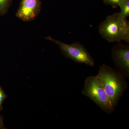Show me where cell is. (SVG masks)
Listing matches in <instances>:
<instances>
[{
  "mask_svg": "<svg viewBox=\"0 0 129 129\" xmlns=\"http://www.w3.org/2000/svg\"><path fill=\"white\" fill-rule=\"evenodd\" d=\"M41 9L40 0H21L16 16L24 21H31L39 15Z\"/></svg>",
  "mask_w": 129,
  "mask_h": 129,
  "instance_id": "obj_6",
  "label": "cell"
},
{
  "mask_svg": "<svg viewBox=\"0 0 129 129\" xmlns=\"http://www.w3.org/2000/svg\"><path fill=\"white\" fill-rule=\"evenodd\" d=\"M46 39L56 44L62 54L74 61L91 67H93L94 64L93 58L90 55L85 47L79 42H75L69 45L63 43L59 40L55 39L50 36Z\"/></svg>",
  "mask_w": 129,
  "mask_h": 129,
  "instance_id": "obj_4",
  "label": "cell"
},
{
  "mask_svg": "<svg viewBox=\"0 0 129 129\" xmlns=\"http://www.w3.org/2000/svg\"><path fill=\"white\" fill-rule=\"evenodd\" d=\"M113 62L120 73L125 78L129 76V46L120 42L113 47L112 49Z\"/></svg>",
  "mask_w": 129,
  "mask_h": 129,
  "instance_id": "obj_5",
  "label": "cell"
},
{
  "mask_svg": "<svg viewBox=\"0 0 129 129\" xmlns=\"http://www.w3.org/2000/svg\"><path fill=\"white\" fill-rule=\"evenodd\" d=\"M13 0H0V16H5L7 13Z\"/></svg>",
  "mask_w": 129,
  "mask_h": 129,
  "instance_id": "obj_7",
  "label": "cell"
},
{
  "mask_svg": "<svg viewBox=\"0 0 129 129\" xmlns=\"http://www.w3.org/2000/svg\"><path fill=\"white\" fill-rule=\"evenodd\" d=\"M120 14L125 18L129 16V0H126L120 7Z\"/></svg>",
  "mask_w": 129,
  "mask_h": 129,
  "instance_id": "obj_9",
  "label": "cell"
},
{
  "mask_svg": "<svg viewBox=\"0 0 129 129\" xmlns=\"http://www.w3.org/2000/svg\"><path fill=\"white\" fill-rule=\"evenodd\" d=\"M82 93L107 113L111 114L114 110L97 75L90 76L86 79Z\"/></svg>",
  "mask_w": 129,
  "mask_h": 129,
  "instance_id": "obj_3",
  "label": "cell"
},
{
  "mask_svg": "<svg viewBox=\"0 0 129 129\" xmlns=\"http://www.w3.org/2000/svg\"><path fill=\"white\" fill-rule=\"evenodd\" d=\"M99 34L110 42L124 41L129 43V22L120 12L107 16L99 25Z\"/></svg>",
  "mask_w": 129,
  "mask_h": 129,
  "instance_id": "obj_2",
  "label": "cell"
},
{
  "mask_svg": "<svg viewBox=\"0 0 129 129\" xmlns=\"http://www.w3.org/2000/svg\"><path fill=\"white\" fill-rule=\"evenodd\" d=\"M7 98V95L6 94L4 90L0 85V129L4 128L3 119L2 116L1 114V112L3 110V104L6 98Z\"/></svg>",
  "mask_w": 129,
  "mask_h": 129,
  "instance_id": "obj_8",
  "label": "cell"
},
{
  "mask_svg": "<svg viewBox=\"0 0 129 129\" xmlns=\"http://www.w3.org/2000/svg\"><path fill=\"white\" fill-rule=\"evenodd\" d=\"M97 75L101 80L105 92L114 109L120 97L127 88L125 78L118 71L104 64L100 67Z\"/></svg>",
  "mask_w": 129,
  "mask_h": 129,
  "instance_id": "obj_1",
  "label": "cell"
},
{
  "mask_svg": "<svg viewBox=\"0 0 129 129\" xmlns=\"http://www.w3.org/2000/svg\"><path fill=\"white\" fill-rule=\"evenodd\" d=\"M126 0H103L104 4L111 6L113 8L120 7Z\"/></svg>",
  "mask_w": 129,
  "mask_h": 129,
  "instance_id": "obj_10",
  "label": "cell"
}]
</instances>
